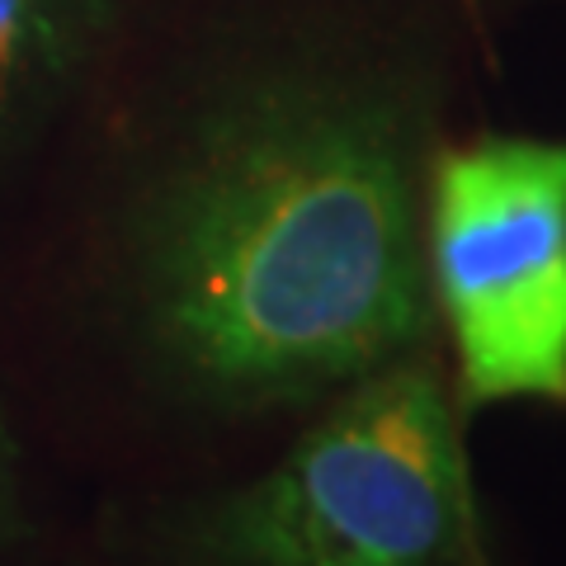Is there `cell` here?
I'll return each mask as SVG.
<instances>
[{"label":"cell","instance_id":"obj_1","mask_svg":"<svg viewBox=\"0 0 566 566\" xmlns=\"http://www.w3.org/2000/svg\"><path fill=\"white\" fill-rule=\"evenodd\" d=\"M439 91L335 24L212 52L142 123L99 237V322L161 420L251 430L434 349Z\"/></svg>","mask_w":566,"mask_h":566},{"label":"cell","instance_id":"obj_3","mask_svg":"<svg viewBox=\"0 0 566 566\" xmlns=\"http://www.w3.org/2000/svg\"><path fill=\"white\" fill-rule=\"evenodd\" d=\"M424 270L453 345V397L566 406V142L486 133L439 147Z\"/></svg>","mask_w":566,"mask_h":566},{"label":"cell","instance_id":"obj_5","mask_svg":"<svg viewBox=\"0 0 566 566\" xmlns=\"http://www.w3.org/2000/svg\"><path fill=\"white\" fill-rule=\"evenodd\" d=\"M20 444H14V430H10V420L6 411H0V553L14 543V534H20Z\"/></svg>","mask_w":566,"mask_h":566},{"label":"cell","instance_id":"obj_4","mask_svg":"<svg viewBox=\"0 0 566 566\" xmlns=\"http://www.w3.org/2000/svg\"><path fill=\"white\" fill-rule=\"evenodd\" d=\"M128 0H0V170L104 57Z\"/></svg>","mask_w":566,"mask_h":566},{"label":"cell","instance_id":"obj_2","mask_svg":"<svg viewBox=\"0 0 566 566\" xmlns=\"http://www.w3.org/2000/svg\"><path fill=\"white\" fill-rule=\"evenodd\" d=\"M156 566H495L434 349L340 387L260 476L175 510Z\"/></svg>","mask_w":566,"mask_h":566}]
</instances>
